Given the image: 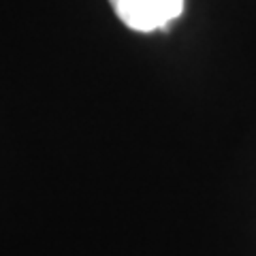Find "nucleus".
I'll list each match as a JSON object with an SVG mask.
<instances>
[{"instance_id":"1","label":"nucleus","mask_w":256,"mask_h":256,"mask_svg":"<svg viewBox=\"0 0 256 256\" xmlns=\"http://www.w3.org/2000/svg\"><path fill=\"white\" fill-rule=\"evenodd\" d=\"M124 26L137 32L164 30L184 11V0H109Z\"/></svg>"}]
</instances>
